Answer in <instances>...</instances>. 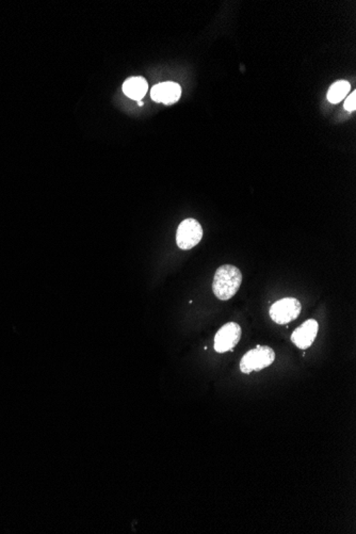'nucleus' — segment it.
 Masks as SVG:
<instances>
[{
  "label": "nucleus",
  "mask_w": 356,
  "mask_h": 534,
  "mask_svg": "<svg viewBox=\"0 0 356 534\" xmlns=\"http://www.w3.org/2000/svg\"><path fill=\"white\" fill-rule=\"evenodd\" d=\"M241 283L242 273L239 268L232 265L221 266L213 277V293L220 301H229L235 297Z\"/></svg>",
  "instance_id": "f257e3e1"
},
{
  "label": "nucleus",
  "mask_w": 356,
  "mask_h": 534,
  "mask_svg": "<svg viewBox=\"0 0 356 534\" xmlns=\"http://www.w3.org/2000/svg\"><path fill=\"white\" fill-rule=\"evenodd\" d=\"M275 361V352L268 346H257L255 349L247 352L240 361V370L245 375L252 371H261L269 367Z\"/></svg>",
  "instance_id": "f03ea898"
},
{
  "label": "nucleus",
  "mask_w": 356,
  "mask_h": 534,
  "mask_svg": "<svg viewBox=\"0 0 356 534\" xmlns=\"http://www.w3.org/2000/svg\"><path fill=\"white\" fill-rule=\"evenodd\" d=\"M302 305L295 298H284L275 302L270 309V317L277 325H287L301 314Z\"/></svg>",
  "instance_id": "7ed1b4c3"
},
{
  "label": "nucleus",
  "mask_w": 356,
  "mask_h": 534,
  "mask_svg": "<svg viewBox=\"0 0 356 534\" xmlns=\"http://www.w3.org/2000/svg\"><path fill=\"white\" fill-rule=\"evenodd\" d=\"M203 238V229L195 219H186L179 224L176 243L181 250H190L199 245Z\"/></svg>",
  "instance_id": "20e7f679"
},
{
  "label": "nucleus",
  "mask_w": 356,
  "mask_h": 534,
  "mask_svg": "<svg viewBox=\"0 0 356 534\" xmlns=\"http://www.w3.org/2000/svg\"><path fill=\"white\" fill-rule=\"evenodd\" d=\"M241 333V327L236 322H229L224 325L215 336L213 346L216 351L218 353H225L233 350L239 343Z\"/></svg>",
  "instance_id": "39448f33"
},
{
  "label": "nucleus",
  "mask_w": 356,
  "mask_h": 534,
  "mask_svg": "<svg viewBox=\"0 0 356 534\" xmlns=\"http://www.w3.org/2000/svg\"><path fill=\"white\" fill-rule=\"evenodd\" d=\"M318 331H319V325L314 319L307 320L295 330L291 334V341L297 346L299 349L305 350L311 348L317 337Z\"/></svg>",
  "instance_id": "423d86ee"
},
{
  "label": "nucleus",
  "mask_w": 356,
  "mask_h": 534,
  "mask_svg": "<svg viewBox=\"0 0 356 534\" xmlns=\"http://www.w3.org/2000/svg\"><path fill=\"white\" fill-rule=\"evenodd\" d=\"M181 86L172 81H165L154 86L151 91V97L156 103H163L171 105L181 99Z\"/></svg>",
  "instance_id": "0eeeda50"
},
{
  "label": "nucleus",
  "mask_w": 356,
  "mask_h": 534,
  "mask_svg": "<svg viewBox=\"0 0 356 534\" xmlns=\"http://www.w3.org/2000/svg\"><path fill=\"white\" fill-rule=\"evenodd\" d=\"M149 86L147 80L142 77H131L126 80L123 85V92L127 97L134 101H141L147 94Z\"/></svg>",
  "instance_id": "6e6552de"
},
{
  "label": "nucleus",
  "mask_w": 356,
  "mask_h": 534,
  "mask_svg": "<svg viewBox=\"0 0 356 534\" xmlns=\"http://www.w3.org/2000/svg\"><path fill=\"white\" fill-rule=\"evenodd\" d=\"M350 89H351V86L346 80L336 81L331 86L329 92H327V99L332 104L341 103L345 97H347Z\"/></svg>",
  "instance_id": "1a4fd4ad"
},
{
  "label": "nucleus",
  "mask_w": 356,
  "mask_h": 534,
  "mask_svg": "<svg viewBox=\"0 0 356 534\" xmlns=\"http://www.w3.org/2000/svg\"><path fill=\"white\" fill-rule=\"evenodd\" d=\"M345 109L347 111H354L356 109V92L353 91L345 102Z\"/></svg>",
  "instance_id": "9d476101"
},
{
  "label": "nucleus",
  "mask_w": 356,
  "mask_h": 534,
  "mask_svg": "<svg viewBox=\"0 0 356 534\" xmlns=\"http://www.w3.org/2000/svg\"><path fill=\"white\" fill-rule=\"evenodd\" d=\"M139 106H140V107H142V106H143V102L140 101L139 102Z\"/></svg>",
  "instance_id": "9b49d317"
}]
</instances>
